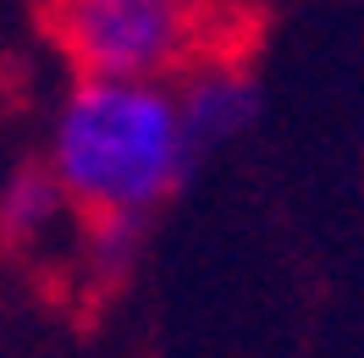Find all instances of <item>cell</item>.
I'll use <instances>...</instances> for the list:
<instances>
[{
    "instance_id": "obj_3",
    "label": "cell",
    "mask_w": 364,
    "mask_h": 358,
    "mask_svg": "<svg viewBox=\"0 0 364 358\" xmlns=\"http://www.w3.org/2000/svg\"><path fill=\"white\" fill-rule=\"evenodd\" d=\"M171 89H177L182 127H188V138H193L199 155H205V149H221V143H232V138H243L254 127L259 99H254L249 72L237 67L232 55L193 67L182 83H171Z\"/></svg>"
},
{
    "instance_id": "obj_1",
    "label": "cell",
    "mask_w": 364,
    "mask_h": 358,
    "mask_svg": "<svg viewBox=\"0 0 364 358\" xmlns=\"http://www.w3.org/2000/svg\"><path fill=\"white\" fill-rule=\"evenodd\" d=\"M193 160L199 149L171 83L77 77L50 121L45 177L94 232L138 237L144 215L177 193Z\"/></svg>"
},
{
    "instance_id": "obj_2",
    "label": "cell",
    "mask_w": 364,
    "mask_h": 358,
    "mask_svg": "<svg viewBox=\"0 0 364 358\" xmlns=\"http://www.w3.org/2000/svg\"><path fill=\"white\" fill-rule=\"evenodd\" d=\"M50 39L77 77L182 83L227 55V0H45Z\"/></svg>"
}]
</instances>
